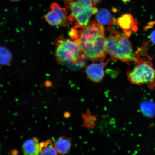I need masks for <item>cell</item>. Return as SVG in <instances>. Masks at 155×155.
<instances>
[{
	"mask_svg": "<svg viewBox=\"0 0 155 155\" xmlns=\"http://www.w3.org/2000/svg\"><path fill=\"white\" fill-rule=\"evenodd\" d=\"M69 36L80 45L86 59L93 62L105 59L107 38L103 25L91 21L86 26H74Z\"/></svg>",
	"mask_w": 155,
	"mask_h": 155,
	"instance_id": "1",
	"label": "cell"
},
{
	"mask_svg": "<svg viewBox=\"0 0 155 155\" xmlns=\"http://www.w3.org/2000/svg\"><path fill=\"white\" fill-rule=\"evenodd\" d=\"M106 51L112 61H121L130 65L137 60L128 39L117 31L110 33L106 38Z\"/></svg>",
	"mask_w": 155,
	"mask_h": 155,
	"instance_id": "2",
	"label": "cell"
},
{
	"mask_svg": "<svg viewBox=\"0 0 155 155\" xmlns=\"http://www.w3.org/2000/svg\"><path fill=\"white\" fill-rule=\"evenodd\" d=\"M55 57L58 63L69 62L72 65H84L86 59L77 42L61 36L55 41Z\"/></svg>",
	"mask_w": 155,
	"mask_h": 155,
	"instance_id": "3",
	"label": "cell"
},
{
	"mask_svg": "<svg viewBox=\"0 0 155 155\" xmlns=\"http://www.w3.org/2000/svg\"><path fill=\"white\" fill-rule=\"evenodd\" d=\"M66 8L71 12L68 18L74 26H85L90 22L92 15H94L95 5L91 0H64Z\"/></svg>",
	"mask_w": 155,
	"mask_h": 155,
	"instance_id": "4",
	"label": "cell"
},
{
	"mask_svg": "<svg viewBox=\"0 0 155 155\" xmlns=\"http://www.w3.org/2000/svg\"><path fill=\"white\" fill-rule=\"evenodd\" d=\"M137 65L127 72V77L132 84L140 85L155 81V69L152 64L146 59H137Z\"/></svg>",
	"mask_w": 155,
	"mask_h": 155,
	"instance_id": "5",
	"label": "cell"
},
{
	"mask_svg": "<svg viewBox=\"0 0 155 155\" xmlns=\"http://www.w3.org/2000/svg\"><path fill=\"white\" fill-rule=\"evenodd\" d=\"M109 61L93 63L87 66L86 72L89 79L94 83H99L102 81L104 76V68Z\"/></svg>",
	"mask_w": 155,
	"mask_h": 155,
	"instance_id": "6",
	"label": "cell"
},
{
	"mask_svg": "<svg viewBox=\"0 0 155 155\" xmlns=\"http://www.w3.org/2000/svg\"><path fill=\"white\" fill-rule=\"evenodd\" d=\"M117 24L123 30L124 35L127 38L130 36L133 32L137 30V22L132 15L129 13L122 15L118 19Z\"/></svg>",
	"mask_w": 155,
	"mask_h": 155,
	"instance_id": "7",
	"label": "cell"
},
{
	"mask_svg": "<svg viewBox=\"0 0 155 155\" xmlns=\"http://www.w3.org/2000/svg\"><path fill=\"white\" fill-rule=\"evenodd\" d=\"M97 22L102 25H115L117 21L112 18L111 13L106 9H102L98 11L96 15Z\"/></svg>",
	"mask_w": 155,
	"mask_h": 155,
	"instance_id": "8",
	"label": "cell"
},
{
	"mask_svg": "<svg viewBox=\"0 0 155 155\" xmlns=\"http://www.w3.org/2000/svg\"><path fill=\"white\" fill-rule=\"evenodd\" d=\"M23 150L24 153L26 155L40 154V145L38 139L34 138L26 140L23 144Z\"/></svg>",
	"mask_w": 155,
	"mask_h": 155,
	"instance_id": "9",
	"label": "cell"
},
{
	"mask_svg": "<svg viewBox=\"0 0 155 155\" xmlns=\"http://www.w3.org/2000/svg\"><path fill=\"white\" fill-rule=\"evenodd\" d=\"M54 146L58 153L61 154H66L70 150L71 141L64 137H60L54 143Z\"/></svg>",
	"mask_w": 155,
	"mask_h": 155,
	"instance_id": "10",
	"label": "cell"
},
{
	"mask_svg": "<svg viewBox=\"0 0 155 155\" xmlns=\"http://www.w3.org/2000/svg\"><path fill=\"white\" fill-rule=\"evenodd\" d=\"M50 9L51 10L57 12L60 15L63 21L64 26L68 27L72 24L69 19L68 16L66 9L60 7L57 2L52 3L50 5Z\"/></svg>",
	"mask_w": 155,
	"mask_h": 155,
	"instance_id": "11",
	"label": "cell"
},
{
	"mask_svg": "<svg viewBox=\"0 0 155 155\" xmlns=\"http://www.w3.org/2000/svg\"><path fill=\"white\" fill-rule=\"evenodd\" d=\"M46 22L52 26H63L62 19L56 12L51 10L46 14L44 17Z\"/></svg>",
	"mask_w": 155,
	"mask_h": 155,
	"instance_id": "12",
	"label": "cell"
},
{
	"mask_svg": "<svg viewBox=\"0 0 155 155\" xmlns=\"http://www.w3.org/2000/svg\"><path fill=\"white\" fill-rule=\"evenodd\" d=\"M12 58V53L8 48L5 46H0V65H9Z\"/></svg>",
	"mask_w": 155,
	"mask_h": 155,
	"instance_id": "13",
	"label": "cell"
},
{
	"mask_svg": "<svg viewBox=\"0 0 155 155\" xmlns=\"http://www.w3.org/2000/svg\"><path fill=\"white\" fill-rule=\"evenodd\" d=\"M82 118L84 120L83 127L87 128H94L95 126L96 116L93 115L90 111L88 110L86 114H83Z\"/></svg>",
	"mask_w": 155,
	"mask_h": 155,
	"instance_id": "14",
	"label": "cell"
},
{
	"mask_svg": "<svg viewBox=\"0 0 155 155\" xmlns=\"http://www.w3.org/2000/svg\"><path fill=\"white\" fill-rule=\"evenodd\" d=\"M58 153L56 150L52 141L48 139L44 142V146L40 151V155H57Z\"/></svg>",
	"mask_w": 155,
	"mask_h": 155,
	"instance_id": "15",
	"label": "cell"
},
{
	"mask_svg": "<svg viewBox=\"0 0 155 155\" xmlns=\"http://www.w3.org/2000/svg\"><path fill=\"white\" fill-rule=\"evenodd\" d=\"M150 40L153 43L155 44V30L153 31L150 36Z\"/></svg>",
	"mask_w": 155,
	"mask_h": 155,
	"instance_id": "16",
	"label": "cell"
},
{
	"mask_svg": "<svg viewBox=\"0 0 155 155\" xmlns=\"http://www.w3.org/2000/svg\"><path fill=\"white\" fill-rule=\"evenodd\" d=\"M92 2L94 3L95 5L97 4L98 3L101 2L102 0H91Z\"/></svg>",
	"mask_w": 155,
	"mask_h": 155,
	"instance_id": "17",
	"label": "cell"
},
{
	"mask_svg": "<svg viewBox=\"0 0 155 155\" xmlns=\"http://www.w3.org/2000/svg\"><path fill=\"white\" fill-rule=\"evenodd\" d=\"M11 153L13 155H17L18 154V152L17 150H12Z\"/></svg>",
	"mask_w": 155,
	"mask_h": 155,
	"instance_id": "18",
	"label": "cell"
},
{
	"mask_svg": "<svg viewBox=\"0 0 155 155\" xmlns=\"http://www.w3.org/2000/svg\"><path fill=\"white\" fill-rule=\"evenodd\" d=\"M122 1L124 3H127L129 2L130 1V0H122Z\"/></svg>",
	"mask_w": 155,
	"mask_h": 155,
	"instance_id": "19",
	"label": "cell"
},
{
	"mask_svg": "<svg viewBox=\"0 0 155 155\" xmlns=\"http://www.w3.org/2000/svg\"><path fill=\"white\" fill-rule=\"evenodd\" d=\"M10 1L13 2H18L21 1V0H10Z\"/></svg>",
	"mask_w": 155,
	"mask_h": 155,
	"instance_id": "20",
	"label": "cell"
},
{
	"mask_svg": "<svg viewBox=\"0 0 155 155\" xmlns=\"http://www.w3.org/2000/svg\"><path fill=\"white\" fill-rule=\"evenodd\" d=\"M77 1H79V0H77Z\"/></svg>",
	"mask_w": 155,
	"mask_h": 155,
	"instance_id": "21",
	"label": "cell"
}]
</instances>
